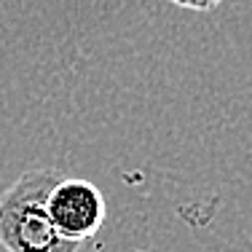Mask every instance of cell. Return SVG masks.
<instances>
[{
  "mask_svg": "<svg viewBox=\"0 0 252 252\" xmlns=\"http://www.w3.org/2000/svg\"><path fill=\"white\" fill-rule=\"evenodd\" d=\"M137 252H142V250H137Z\"/></svg>",
  "mask_w": 252,
  "mask_h": 252,
  "instance_id": "277c9868",
  "label": "cell"
},
{
  "mask_svg": "<svg viewBox=\"0 0 252 252\" xmlns=\"http://www.w3.org/2000/svg\"><path fill=\"white\" fill-rule=\"evenodd\" d=\"M62 180L57 169H30L0 196V244L8 252H81L59 233L49 215V193Z\"/></svg>",
  "mask_w": 252,
  "mask_h": 252,
  "instance_id": "6da1fadb",
  "label": "cell"
},
{
  "mask_svg": "<svg viewBox=\"0 0 252 252\" xmlns=\"http://www.w3.org/2000/svg\"><path fill=\"white\" fill-rule=\"evenodd\" d=\"M169 3L180 5V8H188V11H215L223 0H169Z\"/></svg>",
  "mask_w": 252,
  "mask_h": 252,
  "instance_id": "3957f363",
  "label": "cell"
},
{
  "mask_svg": "<svg viewBox=\"0 0 252 252\" xmlns=\"http://www.w3.org/2000/svg\"><path fill=\"white\" fill-rule=\"evenodd\" d=\"M49 215L54 225L59 228L64 239L83 244L86 239L97 236L105 223V196L94 183L78 177H62L49 193Z\"/></svg>",
  "mask_w": 252,
  "mask_h": 252,
  "instance_id": "7a4b0ae2",
  "label": "cell"
}]
</instances>
